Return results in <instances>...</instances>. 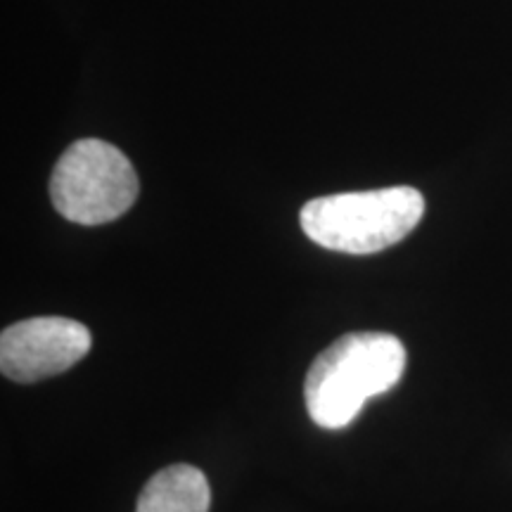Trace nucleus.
<instances>
[{
    "instance_id": "1",
    "label": "nucleus",
    "mask_w": 512,
    "mask_h": 512,
    "mask_svg": "<svg viewBox=\"0 0 512 512\" xmlns=\"http://www.w3.org/2000/svg\"><path fill=\"white\" fill-rule=\"evenodd\" d=\"M406 370V347L387 332H349L311 363L304 401L323 430L351 425L373 396L387 394Z\"/></svg>"
},
{
    "instance_id": "2",
    "label": "nucleus",
    "mask_w": 512,
    "mask_h": 512,
    "mask_svg": "<svg viewBox=\"0 0 512 512\" xmlns=\"http://www.w3.org/2000/svg\"><path fill=\"white\" fill-rule=\"evenodd\" d=\"M425 197L408 185L318 197L306 202L299 223L316 245L344 254H375L413 233Z\"/></svg>"
},
{
    "instance_id": "3",
    "label": "nucleus",
    "mask_w": 512,
    "mask_h": 512,
    "mask_svg": "<svg viewBox=\"0 0 512 512\" xmlns=\"http://www.w3.org/2000/svg\"><path fill=\"white\" fill-rule=\"evenodd\" d=\"M131 159L98 138L79 140L55 164L50 200L67 221L100 226L124 216L138 197Z\"/></svg>"
},
{
    "instance_id": "4",
    "label": "nucleus",
    "mask_w": 512,
    "mask_h": 512,
    "mask_svg": "<svg viewBox=\"0 0 512 512\" xmlns=\"http://www.w3.org/2000/svg\"><path fill=\"white\" fill-rule=\"evenodd\" d=\"M91 351V332L79 320L43 316L19 320L0 335V370L12 382L60 375Z\"/></svg>"
},
{
    "instance_id": "5",
    "label": "nucleus",
    "mask_w": 512,
    "mask_h": 512,
    "mask_svg": "<svg viewBox=\"0 0 512 512\" xmlns=\"http://www.w3.org/2000/svg\"><path fill=\"white\" fill-rule=\"evenodd\" d=\"M207 477L192 465H171L152 475L138 498L136 512H209Z\"/></svg>"
}]
</instances>
